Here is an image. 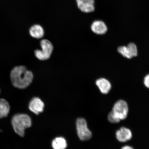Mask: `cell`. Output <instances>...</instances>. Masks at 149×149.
<instances>
[{"label": "cell", "mask_w": 149, "mask_h": 149, "mask_svg": "<svg viewBox=\"0 0 149 149\" xmlns=\"http://www.w3.org/2000/svg\"><path fill=\"white\" fill-rule=\"evenodd\" d=\"M118 51L123 56L128 59L132 58V56L130 53L127 47L122 46L118 48Z\"/></svg>", "instance_id": "obj_14"}, {"label": "cell", "mask_w": 149, "mask_h": 149, "mask_svg": "<svg viewBox=\"0 0 149 149\" xmlns=\"http://www.w3.org/2000/svg\"><path fill=\"white\" fill-rule=\"evenodd\" d=\"M78 8L81 12L90 13L95 10L94 0H76Z\"/></svg>", "instance_id": "obj_6"}, {"label": "cell", "mask_w": 149, "mask_h": 149, "mask_svg": "<svg viewBox=\"0 0 149 149\" xmlns=\"http://www.w3.org/2000/svg\"><path fill=\"white\" fill-rule=\"evenodd\" d=\"M96 84L100 92L103 94H108L111 88V83L104 78H100L97 80Z\"/></svg>", "instance_id": "obj_10"}, {"label": "cell", "mask_w": 149, "mask_h": 149, "mask_svg": "<svg viewBox=\"0 0 149 149\" xmlns=\"http://www.w3.org/2000/svg\"><path fill=\"white\" fill-rule=\"evenodd\" d=\"M76 129L78 136L81 140H88L92 137V132L88 129L86 121L84 119H77L76 122Z\"/></svg>", "instance_id": "obj_5"}, {"label": "cell", "mask_w": 149, "mask_h": 149, "mask_svg": "<svg viewBox=\"0 0 149 149\" xmlns=\"http://www.w3.org/2000/svg\"><path fill=\"white\" fill-rule=\"evenodd\" d=\"M121 149H134L132 147L129 146H125L123 147Z\"/></svg>", "instance_id": "obj_17"}, {"label": "cell", "mask_w": 149, "mask_h": 149, "mask_svg": "<svg viewBox=\"0 0 149 149\" xmlns=\"http://www.w3.org/2000/svg\"><path fill=\"white\" fill-rule=\"evenodd\" d=\"M127 47L130 54L133 57L136 56L138 54L137 48L136 46L133 43H130L128 45Z\"/></svg>", "instance_id": "obj_15"}, {"label": "cell", "mask_w": 149, "mask_h": 149, "mask_svg": "<svg viewBox=\"0 0 149 149\" xmlns=\"http://www.w3.org/2000/svg\"><path fill=\"white\" fill-rule=\"evenodd\" d=\"M40 45L41 49L35 50V56L39 60L45 61L50 58L53 53V46L49 40L44 39L41 41Z\"/></svg>", "instance_id": "obj_4"}, {"label": "cell", "mask_w": 149, "mask_h": 149, "mask_svg": "<svg viewBox=\"0 0 149 149\" xmlns=\"http://www.w3.org/2000/svg\"><path fill=\"white\" fill-rule=\"evenodd\" d=\"M144 83L145 86L149 88V74H147L145 77Z\"/></svg>", "instance_id": "obj_16"}, {"label": "cell", "mask_w": 149, "mask_h": 149, "mask_svg": "<svg viewBox=\"0 0 149 149\" xmlns=\"http://www.w3.org/2000/svg\"><path fill=\"white\" fill-rule=\"evenodd\" d=\"M91 29L95 33L98 35H103L107 32V28L105 24L100 20H96L93 22Z\"/></svg>", "instance_id": "obj_9"}, {"label": "cell", "mask_w": 149, "mask_h": 149, "mask_svg": "<svg viewBox=\"0 0 149 149\" xmlns=\"http://www.w3.org/2000/svg\"><path fill=\"white\" fill-rule=\"evenodd\" d=\"M116 135L117 139L121 142H126L130 141L132 137L131 130L125 127H121L117 130Z\"/></svg>", "instance_id": "obj_8"}, {"label": "cell", "mask_w": 149, "mask_h": 149, "mask_svg": "<svg viewBox=\"0 0 149 149\" xmlns=\"http://www.w3.org/2000/svg\"><path fill=\"white\" fill-rule=\"evenodd\" d=\"M10 105L4 99H0V119L6 117L10 111Z\"/></svg>", "instance_id": "obj_12"}, {"label": "cell", "mask_w": 149, "mask_h": 149, "mask_svg": "<svg viewBox=\"0 0 149 149\" xmlns=\"http://www.w3.org/2000/svg\"><path fill=\"white\" fill-rule=\"evenodd\" d=\"M10 78L15 87L23 89L27 88L32 83L33 76L32 72L26 67L19 66L13 68L10 72Z\"/></svg>", "instance_id": "obj_1"}, {"label": "cell", "mask_w": 149, "mask_h": 149, "mask_svg": "<svg viewBox=\"0 0 149 149\" xmlns=\"http://www.w3.org/2000/svg\"><path fill=\"white\" fill-rule=\"evenodd\" d=\"M11 123L15 132L21 137L25 135L26 128L30 127L31 125L30 117L29 115L23 113L15 115L12 117Z\"/></svg>", "instance_id": "obj_3"}, {"label": "cell", "mask_w": 149, "mask_h": 149, "mask_svg": "<svg viewBox=\"0 0 149 149\" xmlns=\"http://www.w3.org/2000/svg\"><path fill=\"white\" fill-rule=\"evenodd\" d=\"M44 104L41 100L38 97L33 98L29 104L30 110L35 114L38 115L43 111Z\"/></svg>", "instance_id": "obj_7"}, {"label": "cell", "mask_w": 149, "mask_h": 149, "mask_svg": "<svg viewBox=\"0 0 149 149\" xmlns=\"http://www.w3.org/2000/svg\"><path fill=\"white\" fill-rule=\"evenodd\" d=\"M0 92H1V91H0Z\"/></svg>", "instance_id": "obj_18"}, {"label": "cell", "mask_w": 149, "mask_h": 149, "mask_svg": "<svg viewBox=\"0 0 149 149\" xmlns=\"http://www.w3.org/2000/svg\"><path fill=\"white\" fill-rule=\"evenodd\" d=\"M29 33L33 38L39 39L42 38L44 35V31L41 26L36 24L33 25L29 29Z\"/></svg>", "instance_id": "obj_11"}, {"label": "cell", "mask_w": 149, "mask_h": 149, "mask_svg": "<svg viewBox=\"0 0 149 149\" xmlns=\"http://www.w3.org/2000/svg\"><path fill=\"white\" fill-rule=\"evenodd\" d=\"M128 111L127 103L124 100H119L115 104L112 110L108 115V120L112 123H118L126 118Z\"/></svg>", "instance_id": "obj_2"}, {"label": "cell", "mask_w": 149, "mask_h": 149, "mask_svg": "<svg viewBox=\"0 0 149 149\" xmlns=\"http://www.w3.org/2000/svg\"><path fill=\"white\" fill-rule=\"evenodd\" d=\"M52 146L54 149H65L67 147L66 141L62 137L56 138L52 141Z\"/></svg>", "instance_id": "obj_13"}]
</instances>
